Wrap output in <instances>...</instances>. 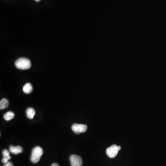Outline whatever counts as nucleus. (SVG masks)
I'll list each match as a JSON object with an SVG mask.
<instances>
[{
	"label": "nucleus",
	"mask_w": 166,
	"mask_h": 166,
	"mask_svg": "<svg viewBox=\"0 0 166 166\" xmlns=\"http://www.w3.org/2000/svg\"><path fill=\"white\" fill-rule=\"evenodd\" d=\"M15 65L18 69L26 70L31 67V63L29 59L25 58H19L15 62Z\"/></svg>",
	"instance_id": "2"
},
{
	"label": "nucleus",
	"mask_w": 166,
	"mask_h": 166,
	"mask_svg": "<svg viewBox=\"0 0 166 166\" xmlns=\"http://www.w3.org/2000/svg\"><path fill=\"white\" fill-rule=\"evenodd\" d=\"M26 116L30 119H32L35 116L36 112L34 108H29L26 111Z\"/></svg>",
	"instance_id": "8"
},
{
	"label": "nucleus",
	"mask_w": 166,
	"mask_h": 166,
	"mask_svg": "<svg viewBox=\"0 0 166 166\" xmlns=\"http://www.w3.org/2000/svg\"><path fill=\"white\" fill-rule=\"evenodd\" d=\"M120 150H121V147L120 146H117L114 144L107 149L106 153L109 158H114L116 157L119 151Z\"/></svg>",
	"instance_id": "3"
},
{
	"label": "nucleus",
	"mask_w": 166,
	"mask_h": 166,
	"mask_svg": "<svg viewBox=\"0 0 166 166\" xmlns=\"http://www.w3.org/2000/svg\"><path fill=\"white\" fill-rule=\"evenodd\" d=\"M4 166H13V164L11 162H8Z\"/></svg>",
	"instance_id": "12"
},
{
	"label": "nucleus",
	"mask_w": 166,
	"mask_h": 166,
	"mask_svg": "<svg viewBox=\"0 0 166 166\" xmlns=\"http://www.w3.org/2000/svg\"><path fill=\"white\" fill-rule=\"evenodd\" d=\"M72 129L75 134H79L87 131V127L85 124H74L72 126Z\"/></svg>",
	"instance_id": "4"
},
{
	"label": "nucleus",
	"mask_w": 166,
	"mask_h": 166,
	"mask_svg": "<svg viewBox=\"0 0 166 166\" xmlns=\"http://www.w3.org/2000/svg\"><path fill=\"white\" fill-rule=\"evenodd\" d=\"M9 151L11 153L14 155H18L23 152V149L20 146H13V145H11L9 146Z\"/></svg>",
	"instance_id": "6"
},
{
	"label": "nucleus",
	"mask_w": 166,
	"mask_h": 166,
	"mask_svg": "<svg viewBox=\"0 0 166 166\" xmlns=\"http://www.w3.org/2000/svg\"><path fill=\"white\" fill-rule=\"evenodd\" d=\"M35 1L37 2H38V1H40L41 0H35Z\"/></svg>",
	"instance_id": "14"
},
{
	"label": "nucleus",
	"mask_w": 166,
	"mask_h": 166,
	"mask_svg": "<svg viewBox=\"0 0 166 166\" xmlns=\"http://www.w3.org/2000/svg\"><path fill=\"white\" fill-rule=\"evenodd\" d=\"M51 166H59L58 164L57 163H54L53 164H52Z\"/></svg>",
	"instance_id": "13"
},
{
	"label": "nucleus",
	"mask_w": 166,
	"mask_h": 166,
	"mask_svg": "<svg viewBox=\"0 0 166 166\" xmlns=\"http://www.w3.org/2000/svg\"><path fill=\"white\" fill-rule=\"evenodd\" d=\"M69 160L71 166H82V159L78 155H72L70 156Z\"/></svg>",
	"instance_id": "5"
},
{
	"label": "nucleus",
	"mask_w": 166,
	"mask_h": 166,
	"mask_svg": "<svg viewBox=\"0 0 166 166\" xmlns=\"http://www.w3.org/2000/svg\"><path fill=\"white\" fill-rule=\"evenodd\" d=\"M43 154V150L40 147H35L32 151L31 161L33 163H37L40 160Z\"/></svg>",
	"instance_id": "1"
},
{
	"label": "nucleus",
	"mask_w": 166,
	"mask_h": 166,
	"mask_svg": "<svg viewBox=\"0 0 166 166\" xmlns=\"http://www.w3.org/2000/svg\"><path fill=\"white\" fill-rule=\"evenodd\" d=\"M23 91L25 94H30L32 93L33 90L32 87L30 83H26V84L24 86L23 88Z\"/></svg>",
	"instance_id": "9"
},
{
	"label": "nucleus",
	"mask_w": 166,
	"mask_h": 166,
	"mask_svg": "<svg viewBox=\"0 0 166 166\" xmlns=\"http://www.w3.org/2000/svg\"><path fill=\"white\" fill-rule=\"evenodd\" d=\"M14 117V114L13 112L8 111L4 115V119L7 121H9L13 119Z\"/></svg>",
	"instance_id": "10"
},
{
	"label": "nucleus",
	"mask_w": 166,
	"mask_h": 166,
	"mask_svg": "<svg viewBox=\"0 0 166 166\" xmlns=\"http://www.w3.org/2000/svg\"><path fill=\"white\" fill-rule=\"evenodd\" d=\"M9 105L8 101L5 98L2 99L0 102V109L1 110L7 108Z\"/></svg>",
	"instance_id": "11"
},
{
	"label": "nucleus",
	"mask_w": 166,
	"mask_h": 166,
	"mask_svg": "<svg viewBox=\"0 0 166 166\" xmlns=\"http://www.w3.org/2000/svg\"><path fill=\"white\" fill-rule=\"evenodd\" d=\"M2 155H3V158L2 159V162L4 164H6L8 162L9 160L11 159V157L10 155V153L7 150H4L2 151Z\"/></svg>",
	"instance_id": "7"
}]
</instances>
